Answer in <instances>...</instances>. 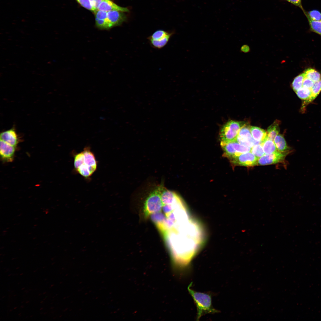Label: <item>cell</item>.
<instances>
[{
	"label": "cell",
	"instance_id": "obj_22",
	"mask_svg": "<svg viewBox=\"0 0 321 321\" xmlns=\"http://www.w3.org/2000/svg\"><path fill=\"white\" fill-rule=\"evenodd\" d=\"M232 143L236 152V155L235 157L242 153L249 152L251 151V148L241 144L237 141L232 142Z\"/></svg>",
	"mask_w": 321,
	"mask_h": 321
},
{
	"label": "cell",
	"instance_id": "obj_16",
	"mask_svg": "<svg viewBox=\"0 0 321 321\" xmlns=\"http://www.w3.org/2000/svg\"><path fill=\"white\" fill-rule=\"evenodd\" d=\"M261 145L265 154H271L278 151L274 141L268 138L262 142Z\"/></svg>",
	"mask_w": 321,
	"mask_h": 321
},
{
	"label": "cell",
	"instance_id": "obj_11",
	"mask_svg": "<svg viewBox=\"0 0 321 321\" xmlns=\"http://www.w3.org/2000/svg\"><path fill=\"white\" fill-rule=\"evenodd\" d=\"M0 140L16 147L18 143V138L14 129L3 131L0 134Z\"/></svg>",
	"mask_w": 321,
	"mask_h": 321
},
{
	"label": "cell",
	"instance_id": "obj_2",
	"mask_svg": "<svg viewBox=\"0 0 321 321\" xmlns=\"http://www.w3.org/2000/svg\"><path fill=\"white\" fill-rule=\"evenodd\" d=\"M73 155L74 171L86 179L90 178L98 166V162L90 147L86 146L83 151L74 153Z\"/></svg>",
	"mask_w": 321,
	"mask_h": 321
},
{
	"label": "cell",
	"instance_id": "obj_15",
	"mask_svg": "<svg viewBox=\"0 0 321 321\" xmlns=\"http://www.w3.org/2000/svg\"><path fill=\"white\" fill-rule=\"evenodd\" d=\"M274 142L278 151L281 152L289 151V148L282 135L278 134L274 138Z\"/></svg>",
	"mask_w": 321,
	"mask_h": 321
},
{
	"label": "cell",
	"instance_id": "obj_5",
	"mask_svg": "<svg viewBox=\"0 0 321 321\" xmlns=\"http://www.w3.org/2000/svg\"><path fill=\"white\" fill-rule=\"evenodd\" d=\"M174 33V31L169 32L159 29L155 31L147 39L153 48L160 49L167 44Z\"/></svg>",
	"mask_w": 321,
	"mask_h": 321
},
{
	"label": "cell",
	"instance_id": "obj_30",
	"mask_svg": "<svg viewBox=\"0 0 321 321\" xmlns=\"http://www.w3.org/2000/svg\"><path fill=\"white\" fill-rule=\"evenodd\" d=\"M292 3V4L296 5L297 6L300 7L303 10V9L302 7L301 3V0H286Z\"/></svg>",
	"mask_w": 321,
	"mask_h": 321
},
{
	"label": "cell",
	"instance_id": "obj_29",
	"mask_svg": "<svg viewBox=\"0 0 321 321\" xmlns=\"http://www.w3.org/2000/svg\"><path fill=\"white\" fill-rule=\"evenodd\" d=\"M103 0H89L95 10H97L99 5Z\"/></svg>",
	"mask_w": 321,
	"mask_h": 321
},
{
	"label": "cell",
	"instance_id": "obj_23",
	"mask_svg": "<svg viewBox=\"0 0 321 321\" xmlns=\"http://www.w3.org/2000/svg\"><path fill=\"white\" fill-rule=\"evenodd\" d=\"M250 152L258 158H260L265 154L261 144H258L254 145L251 148Z\"/></svg>",
	"mask_w": 321,
	"mask_h": 321
},
{
	"label": "cell",
	"instance_id": "obj_24",
	"mask_svg": "<svg viewBox=\"0 0 321 321\" xmlns=\"http://www.w3.org/2000/svg\"><path fill=\"white\" fill-rule=\"evenodd\" d=\"M95 25L98 28L101 29H108L111 28L108 20L95 18Z\"/></svg>",
	"mask_w": 321,
	"mask_h": 321
},
{
	"label": "cell",
	"instance_id": "obj_27",
	"mask_svg": "<svg viewBox=\"0 0 321 321\" xmlns=\"http://www.w3.org/2000/svg\"><path fill=\"white\" fill-rule=\"evenodd\" d=\"M95 18L98 19L108 20L107 12L99 10H96L94 12Z\"/></svg>",
	"mask_w": 321,
	"mask_h": 321
},
{
	"label": "cell",
	"instance_id": "obj_26",
	"mask_svg": "<svg viewBox=\"0 0 321 321\" xmlns=\"http://www.w3.org/2000/svg\"><path fill=\"white\" fill-rule=\"evenodd\" d=\"M81 6L93 12L95 10L89 0H75Z\"/></svg>",
	"mask_w": 321,
	"mask_h": 321
},
{
	"label": "cell",
	"instance_id": "obj_4",
	"mask_svg": "<svg viewBox=\"0 0 321 321\" xmlns=\"http://www.w3.org/2000/svg\"><path fill=\"white\" fill-rule=\"evenodd\" d=\"M245 124L243 122L234 120L228 122L220 131L221 143H228L236 141L240 130Z\"/></svg>",
	"mask_w": 321,
	"mask_h": 321
},
{
	"label": "cell",
	"instance_id": "obj_10",
	"mask_svg": "<svg viewBox=\"0 0 321 321\" xmlns=\"http://www.w3.org/2000/svg\"><path fill=\"white\" fill-rule=\"evenodd\" d=\"M0 153L1 158L7 162H12L15 151V147L0 140Z\"/></svg>",
	"mask_w": 321,
	"mask_h": 321
},
{
	"label": "cell",
	"instance_id": "obj_17",
	"mask_svg": "<svg viewBox=\"0 0 321 321\" xmlns=\"http://www.w3.org/2000/svg\"><path fill=\"white\" fill-rule=\"evenodd\" d=\"M279 122L276 121L268 127L267 132V138L274 141V138L279 132Z\"/></svg>",
	"mask_w": 321,
	"mask_h": 321
},
{
	"label": "cell",
	"instance_id": "obj_18",
	"mask_svg": "<svg viewBox=\"0 0 321 321\" xmlns=\"http://www.w3.org/2000/svg\"><path fill=\"white\" fill-rule=\"evenodd\" d=\"M303 12L308 20L311 30L321 35V20H313L309 18L306 12L304 10Z\"/></svg>",
	"mask_w": 321,
	"mask_h": 321
},
{
	"label": "cell",
	"instance_id": "obj_6",
	"mask_svg": "<svg viewBox=\"0 0 321 321\" xmlns=\"http://www.w3.org/2000/svg\"><path fill=\"white\" fill-rule=\"evenodd\" d=\"M258 159L249 152L242 153L230 160L235 166L250 167L257 165Z\"/></svg>",
	"mask_w": 321,
	"mask_h": 321
},
{
	"label": "cell",
	"instance_id": "obj_25",
	"mask_svg": "<svg viewBox=\"0 0 321 321\" xmlns=\"http://www.w3.org/2000/svg\"><path fill=\"white\" fill-rule=\"evenodd\" d=\"M307 14L309 18L313 20L318 21L321 20V13L318 11L313 10Z\"/></svg>",
	"mask_w": 321,
	"mask_h": 321
},
{
	"label": "cell",
	"instance_id": "obj_1",
	"mask_svg": "<svg viewBox=\"0 0 321 321\" xmlns=\"http://www.w3.org/2000/svg\"><path fill=\"white\" fill-rule=\"evenodd\" d=\"M143 211L145 218L151 220L164 240L180 235L192 218L181 198L162 184L147 198Z\"/></svg>",
	"mask_w": 321,
	"mask_h": 321
},
{
	"label": "cell",
	"instance_id": "obj_3",
	"mask_svg": "<svg viewBox=\"0 0 321 321\" xmlns=\"http://www.w3.org/2000/svg\"><path fill=\"white\" fill-rule=\"evenodd\" d=\"M192 282L189 285L188 290L196 305L197 310L196 320H199L203 315L217 313L219 311L214 309L212 305L211 295L209 294L197 292L190 288Z\"/></svg>",
	"mask_w": 321,
	"mask_h": 321
},
{
	"label": "cell",
	"instance_id": "obj_31",
	"mask_svg": "<svg viewBox=\"0 0 321 321\" xmlns=\"http://www.w3.org/2000/svg\"><path fill=\"white\" fill-rule=\"evenodd\" d=\"M241 51L243 52H247L249 51V48L247 45H243L241 48Z\"/></svg>",
	"mask_w": 321,
	"mask_h": 321
},
{
	"label": "cell",
	"instance_id": "obj_14",
	"mask_svg": "<svg viewBox=\"0 0 321 321\" xmlns=\"http://www.w3.org/2000/svg\"><path fill=\"white\" fill-rule=\"evenodd\" d=\"M321 91V79L315 82L311 88V94L310 97L307 100L303 102L302 109L303 110L304 108L310 103L313 101L317 97Z\"/></svg>",
	"mask_w": 321,
	"mask_h": 321
},
{
	"label": "cell",
	"instance_id": "obj_9",
	"mask_svg": "<svg viewBox=\"0 0 321 321\" xmlns=\"http://www.w3.org/2000/svg\"><path fill=\"white\" fill-rule=\"evenodd\" d=\"M124 12L118 11L107 12V18L111 28L120 25L125 21L127 17Z\"/></svg>",
	"mask_w": 321,
	"mask_h": 321
},
{
	"label": "cell",
	"instance_id": "obj_13",
	"mask_svg": "<svg viewBox=\"0 0 321 321\" xmlns=\"http://www.w3.org/2000/svg\"><path fill=\"white\" fill-rule=\"evenodd\" d=\"M250 131L253 138L255 141L262 143L267 138V133L264 130L256 126H251Z\"/></svg>",
	"mask_w": 321,
	"mask_h": 321
},
{
	"label": "cell",
	"instance_id": "obj_21",
	"mask_svg": "<svg viewBox=\"0 0 321 321\" xmlns=\"http://www.w3.org/2000/svg\"><path fill=\"white\" fill-rule=\"evenodd\" d=\"M305 77L304 74L303 73L299 75L293 79L291 86L293 90L295 92L302 87L303 81Z\"/></svg>",
	"mask_w": 321,
	"mask_h": 321
},
{
	"label": "cell",
	"instance_id": "obj_28",
	"mask_svg": "<svg viewBox=\"0 0 321 321\" xmlns=\"http://www.w3.org/2000/svg\"><path fill=\"white\" fill-rule=\"evenodd\" d=\"M314 83L310 79L305 77L303 81L302 87L310 89L311 90Z\"/></svg>",
	"mask_w": 321,
	"mask_h": 321
},
{
	"label": "cell",
	"instance_id": "obj_20",
	"mask_svg": "<svg viewBox=\"0 0 321 321\" xmlns=\"http://www.w3.org/2000/svg\"><path fill=\"white\" fill-rule=\"evenodd\" d=\"M297 95L300 99L306 101L309 99L311 97V92L310 89L301 87L295 92Z\"/></svg>",
	"mask_w": 321,
	"mask_h": 321
},
{
	"label": "cell",
	"instance_id": "obj_8",
	"mask_svg": "<svg viewBox=\"0 0 321 321\" xmlns=\"http://www.w3.org/2000/svg\"><path fill=\"white\" fill-rule=\"evenodd\" d=\"M289 151L281 152L278 151L268 154H265L259 158L257 165H266L283 162Z\"/></svg>",
	"mask_w": 321,
	"mask_h": 321
},
{
	"label": "cell",
	"instance_id": "obj_7",
	"mask_svg": "<svg viewBox=\"0 0 321 321\" xmlns=\"http://www.w3.org/2000/svg\"><path fill=\"white\" fill-rule=\"evenodd\" d=\"M250 127L248 124H245L241 128L237 141L241 144L251 148L254 145L261 143L255 141L253 138L250 131Z\"/></svg>",
	"mask_w": 321,
	"mask_h": 321
},
{
	"label": "cell",
	"instance_id": "obj_19",
	"mask_svg": "<svg viewBox=\"0 0 321 321\" xmlns=\"http://www.w3.org/2000/svg\"><path fill=\"white\" fill-rule=\"evenodd\" d=\"M305 76L314 82L321 79L320 74L314 69L309 68L305 70L304 73Z\"/></svg>",
	"mask_w": 321,
	"mask_h": 321
},
{
	"label": "cell",
	"instance_id": "obj_12",
	"mask_svg": "<svg viewBox=\"0 0 321 321\" xmlns=\"http://www.w3.org/2000/svg\"><path fill=\"white\" fill-rule=\"evenodd\" d=\"M97 10L107 12L118 11L123 12H128L129 11L127 8L120 6L111 0H103L99 5Z\"/></svg>",
	"mask_w": 321,
	"mask_h": 321
}]
</instances>
